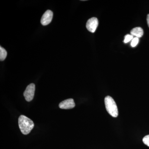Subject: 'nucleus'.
I'll return each mask as SVG.
<instances>
[{"label":"nucleus","mask_w":149,"mask_h":149,"mask_svg":"<svg viewBox=\"0 0 149 149\" xmlns=\"http://www.w3.org/2000/svg\"><path fill=\"white\" fill-rule=\"evenodd\" d=\"M18 124L20 131L24 135L30 133L35 125L32 120L22 115L19 118Z\"/></svg>","instance_id":"1"},{"label":"nucleus","mask_w":149,"mask_h":149,"mask_svg":"<svg viewBox=\"0 0 149 149\" xmlns=\"http://www.w3.org/2000/svg\"><path fill=\"white\" fill-rule=\"evenodd\" d=\"M99 22L97 18L93 17L88 19L86 23V28L88 31L92 33L95 32L98 26Z\"/></svg>","instance_id":"4"},{"label":"nucleus","mask_w":149,"mask_h":149,"mask_svg":"<svg viewBox=\"0 0 149 149\" xmlns=\"http://www.w3.org/2000/svg\"><path fill=\"white\" fill-rule=\"evenodd\" d=\"M7 55L6 51L3 48L0 47V60L1 61H3L5 59Z\"/></svg>","instance_id":"8"},{"label":"nucleus","mask_w":149,"mask_h":149,"mask_svg":"<svg viewBox=\"0 0 149 149\" xmlns=\"http://www.w3.org/2000/svg\"><path fill=\"white\" fill-rule=\"evenodd\" d=\"M104 103L107 111L113 117H117L118 116V110L116 104L113 99L109 96L104 99Z\"/></svg>","instance_id":"2"},{"label":"nucleus","mask_w":149,"mask_h":149,"mask_svg":"<svg viewBox=\"0 0 149 149\" xmlns=\"http://www.w3.org/2000/svg\"><path fill=\"white\" fill-rule=\"evenodd\" d=\"M74 100L68 99L61 102L59 104V107L61 109H68L73 108L75 107Z\"/></svg>","instance_id":"6"},{"label":"nucleus","mask_w":149,"mask_h":149,"mask_svg":"<svg viewBox=\"0 0 149 149\" xmlns=\"http://www.w3.org/2000/svg\"><path fill=\"white\" fill-rule=\"evenodd\" d=\"M143 141L145 145L149 147V135L145 136L143 139Z\"/></svg>","instance_id":"11"},{"label":"nucleus","mask_w":149,"mask_h":149,"mask_svg":"<svg viewBox=\"0 0 149 149\" xmlns=\"http://www.w3.org/2000/svg\"><path fill=\"white\" fill-rule=\"evenodd\" d=\"M143 30L141 27H136L133 28L130 31V34L133 36L138 38L141 37L143 35Z\"/></svg>","instance_id":"7"},{"label":"nucleus","mask_w":149,"mask_h":149,"mask_svg":"<svg viewBox=\"0 0 149 149\" xmlns=\"http://www.w3.org/2000/svg\"><path fill=\"white\" fill-rule=\"evenodd\" d=\"M147 23H148V26L149 27V14L148 15H147Z\"/></svg>","instance_id":"12"},{"label":"nucleus","mask_w":149,"mask_h":149,"mask_svg":"<svg viewBox=\"0 0 149 149\" xmlns=\"http://www.w3.org/2000/svg\"><path fill=\"white\" fill-rule=\"evenodd\" d=\"M139 42V38L138 37L133 38V40L131 41V46L133 47H136Z\"/></svg>","instance_id":"10"},{"label":"nucleus","mask_w":149,"mask_h":149,"mask_svg":"<svg viewBox=\"0 0 149 149\" xmlns=\"http://www.w3.org/2000/svg\"><path fill=\"white\" fill-rule=\"evenodd\" d=\"M133 39V35L128 34V35H125V37H124V40L123 42L125 43H127L130 42L131 40L132 41Z\"/></svg>","instance_id":"9"},{"label":"nucleus","mask_w":149,"mask_h":149,"mask_svg":"<svg viewBox=\"0 0 149 149\" xmlns=\"http://www.w3.org/2000/svg\"><path fill=\"white\" fill-rule=\"evenodd\" d=\"M35 85L34 83H31L27 86L24 93V96L27 102H30L33 100L35 95Z\"/></svg>","instance_id":"3"},{"label":"nucleus","mask_w":149,"mask_h":149,"mask_svg":"<svg viewBox=\"0 0 149 149\" xmlns=\"http://www.w3.org/2000/svg\"><path fill=\"white\" fill-rule=\"evenodd\" d=\"M53 16V13L50 10L46 11L43 14L41 19V23L44 26L48 25L51 23Z\"/></svg>","instance_id":"5"}]
</instances>
